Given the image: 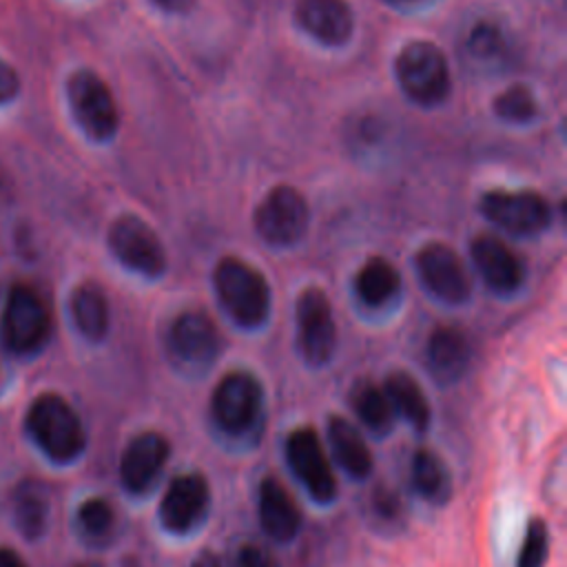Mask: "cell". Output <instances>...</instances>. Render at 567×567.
I'll return each instance as SVG.
<instances>
[{"mask_svg": "<svg viewBox=\"0 0 567 567\" xmlns=\"http://www.w3.org/2000/svg\"><path fill=\"white\" fill-rule=\"evenodd\" d=\"M13 525L27 540H35L47 532L49 523V494L42 483L27 478L18 483L11 494Z\"/></svg>", "mask_w": 567, "mask_h": 567, "instance_id": "26", "label": "cell"}, {"mask_svg": "<svg viewBox=\"0 0 567 567\" xmlns=\"http://www.w3.org/2000/svg\"><path fill=\"white\" fill-rule=\"evenodd\" d=\"M171 458V443L157 430L135 434L120 456V483L133 496L148 494Z\"/></svg>", "mask_w": 567, "mask_h": 567, "instance_id": "15", "label": "cell"}, {"mask_svg": "<svg viewBox=\"0 0 567 567\" xmlns=\"http://www.w3.org/2000/svg\"><path fill=\"white\" fill-rule=\"evenodd\" d=\"M235 567H277V560L266 547L246 543L235 554Z\"/></svg>", "mask_w": 567, "mask_h": 567, "instance_id": "31", "label": "cell"}, {"mask_svg": "<svg viewBox=\"0 0 567 567\" xmlns=\"http://www.w3.org/2000/svg\"><path fill=\"white\" fill-rule=\"evenodd\" d=\"M159 11L164 13H188L193 7V0H151Z\"/></svg>", "mask_w": 567, "mask_h": 567, "instance_id": "34", "label": "cell"}, {"mask_svg": "<svg viewBox=\"0 0 567 567\" xmlns=\"http://www.w3.org/2000/svg\"><path fill=\"white\" fill-rule=\"evenodd\" d=\"M18 93H20V75H18V71L9 62L0 60V106L13 102Z\"/></svg>", "mask_w": 567, "mask_h": 567, "instance_id": "32", "label": "cell"}, {"mask_svg": "<svg viewBox=\"0 0 567 567\" xmlns=\"http://www.w3.org/2000/svg\"><path fill=\"white\" fill-rule=\"evenodd\" d=\"M284 454L288 470L315 503L330 505L337 498V476L317 430L308 425L290 430Z\"/></svg>", "mask_w": 567, "mask_h": 567, "instance_id": "8", "label": "cell"}, {"mask_svg": "<svg viewBox=\"0 0 567 567\" xmlns=\"http://www.w3.org/2000/svg\"><path fill=\"white\" fill-rule=\"evenodd\" d=\"M24 430L35 447L60 465L78 461L86 450V432L80 414L55 392H44L31 401L24 414Z\"/></svg>", "mask_w": 567, "mask_h": 567, "instance_id": "2", "label": "cell"}, {"mask_svg": "<svg viewBox=\"0 0 567 567\" xmlns=\"http://www.w3.org/2000/svg\"><path fill=\"white\" fill-rule=\"evenodd\" d=\"M252 226L259 239L270 248L297 246L310 226L308 202L295 186L277 184L257 204Z\"/></svg>", "mask_w": 567, "mask_h": 567, "instance_id": "7", "label": "cell"}, {"mask_svg": "<svg viewBox=\"0 0 567 567\" xmlns=\"http://www.w3.org/2000/svg\"><path fill=\"white\" fill-rule=\"evenodd\" d=\"M215 432L230 443H257L266 423V392L248 370L226 372L208 401Z\"/></svg>", "mask_w": 567, "mask_h": 567, "instance_id": "1", "label": "cell"}, {"mask_svg": "<svg viewBox=\"0 0 567 567\" xmlns=\"http://www.w3.org/2000/svg\"><path fill=\"white\" fill-rule=\"evenodd\" d=\"M0 567H27V563L13 549L0 547Z\"/></svg>", "mask_w": 567, "mask_h": 567, "instance_id": "36", "label": "cell"}, {"mask_svg": "<svg viewBox=\"0 0 567 567\" xmlns=\"http://www.w3.org/2000/svg\"><path fill=\"white\" fill-rule=\"evenodd\" d=\"M423 288L447 306H461L472 295L470 272L458 252L443 241H427L414 255Z\"/></svg>", "mask_w": 567, "mask_h": 567, "instance_id": "14", "label": "cell"}, {"mask_svg": "<svg viewBox=\"0 0 567 567\" xmlns=\"http://www.w3.org/2000/svg\"><path fill=\"white\" fill-rule=\"evenodd\" d=\"M481 213L514 237H536L551 226V204L536 190L494 188L481 195Z\"/></svg>", "mask_w": 567, "mask_h": 567, "instance_id": "12", "label": "cell"}, {"mask_svg": "<svg viewBox=\"0 0 567 567\" xmlns=\"http://www.w3.org/2000/svg\"><path fill=\"white\" fill-rule=\"evenodd\" d=\"M190 567H226V565L221 563V558H219L215 551L204 549V551H199V554L193 558Z\"/></svg>", "mask_w": 567, "mask_h": 567, "instance_id": "35", "label": "cell"}, {"mask_svg": "<svg viewBox=\"0 0 567 567\" xmlns=\"http://www.w3.org/2000/svg\"><path fill=\"white\" fill-rule=\"evenodd\" d=\"M394 78L403 95L423 109L443 104L452 91L447 58L427 40H412L396 53Z\"/></svg>", "mask_w": 567, "mask_h": 567, "instance_id": "4", "label": "cell"}, {"mask_svg": "<svg viewBox=\"0 0 567 567\" xmlns=\"http://www.w3.org/2000/svg\"><path fill=\"white\" fill-rule=\"evenodd\" d=\"M295 20L323 47H343L354 33V13L348 0H297Z\"/></svg>", "mask_w": 567, "mask_h": 567, "instance_id": "17", "label": "cell"}, {"mask_svg": "<svg viewBox=\"0 0 567 567\" xmlns=\"http://www.w3.org/2000/svg\"><path fill=\"white\" fill-rule=\"evenodd\" d=\"M106 241L113 257L131 272L146 279H159L166 272V248L142 217L133 213L115 217L109 226Z\"/></svg>", "mask_w": 567, "mask_h": 567, "instance_id": "10", "label": "cell"}, {"mask_svg": "<svg viewBox=\"0 0 567 567\" xmlns=\"http://www.w3.org/2000/svg\"><path fill=\"white\" fill-rule=\"evenodd\" d=\"M383 392L396 416L408 421L416 432H425L432 421L430 401L421 383L405 370H392L383 381Z\"/></svg>", "mask_w": 567, "mask_h": 567, "instance_id": "22", "label": "cell"}, {"mask_svg": "<svg viewBox=\"0 0 567 567\" xmlns=\"http://www.w3.org/2000/svg\"><path fill=\"white\" fill-rule=\"evenodd\" d=\"M257 516L261 529L275 543H290L301 529L299 505L275 476H264L259 483Z\"/></svg>", "mask_w": 567, "mask_h": 567, "instance_id": "19", "label": "cell"}, {"mask_svg": "<svg viewBox=\"0 0 567 567\" xmlns=\"http://www.w3.org/2000/svg\"><path fill=\"white\" fill-rule=\"evenodd\" d=\"M210 501L208 478L202 472H184L166 485L157 505V520L168 534H193L208 518Z\"/></svg>", "mask_w": 567, "mask_h": 567, "instance_id": "13", "label": "cell"}, {"mask_svg": "<svg viewBox=\"0 0 567 567\" xmlns=\"http://www.w3.org/2000/svg\"><path fill=\"white\" fill-rule=\"evenodd\" d=\"M75 523L80 534L91 543H102L113 534L115 527V509L113 505L102 496L84 498L78 505Z\"/></svg>", "mask_w": 567, "mask_h": 567, "instance_id": "27", "label": "cell"}, {"mask_svg": "<svg viewBox=\"0 0 567 567\" xmlns=\"http://www.w3.org/2000/svg\"><path fill=\"white\" fill-rule=\"evenodd\" d=\"M501 31L494 24H476L470 35V51L474 58H492L501 51Z\"/></svg>", "mask_w": 567, "mask_h": 567, "instance_id": "30", "label": "cell"}, {"mask_svg": "<svg viewBox=\"0 0 567 567\" xmlns=\"http://www.w3.org/2000/svg\"><path fill=\"white\" fill-rule=\"evenodd\" d=\"M297 350L306 365L323 368L332 361L337 350V323L328 295L308 286L299 292L295 303Z\"/></svg>", "mask_w": 567, "mask_h": 567, "instance_id": "9", "label": "cell"}, {"mask_svg": "<svg viewBox=\"0 0 567 567\" xmlns=\"http://www.w3.org/2000/svg\"><path fill=\"white\" fill-rule=\"evenodd\" d=\"M213 286L235 326L257 330L268 321L272 306L270 286L252 264L235 255L221 257L213 270Z\"/></svg>", "mask_w": 567, "mask_h": 567, "instance_id": "3", "label": "cell"}, {"mask_svg": "<svg viewBox=\"0 0 567 567\" xmlns=\"http://www.w3.org/2000/svg\"><path fill=\"white\" fill-rule=\"evenodd\" d=\"M374 509H377L379 516L392 520V518L399 516V498L388 489H379L374 494Z\"/></svg>", "mask_w": 567, "mask_h": 567, "instance_id": "33", "label": "cell"}, {"mask_svg": "<svg viewBox=\"0 0 567 567\" xmlns=\"http://www.w3.org/2000/svg\"><path fill=\"white\" fill-rule=\"evenodd\" d=\"M401 2H412V0H401Z\"/></svg>", "mask_w": 567, "mask_h": 567, "instance_id": "38", "label": "cell"}, {"mask_svg": "<svg viewBox=\"0 0 567 567\" xmlns=\"http://www.w3.org/2000/svg\"><path fill=\"white\" fill-rule=\"evenodd\" d=\"M470 257L483 284L496 295H514L527 277V268L518 252L492 233H481L470 244Z\"/></svg>", "mask_w": 567, "mask_h": 567, "instance_id": "16", "label": "cell"}, {"mask_svg": "<svg viewBox=\"0 0 567 567\" xmlns=\"http://www.w3.org/2000/svg\"><path fill=\"white\" fill-rule=\"evenodd\" d=\"M0 330L13 354L40 352L51 334V315L42 297L29 286H13L2 310Z\"/></svg>", "mask_w": 567, "mask_h": 567, "instance_id": "11", "label": "cell"}, {"mask_svg": "<svg viewBox=\"0 0 567 567\" xmlns=\"http://www.w3.org/2000/svg\"><path fill=\"white\" fill-rule=\"evenodd\" d=\"M549 554V529L543 518H529L518 556H516V567H545Z\"/></svg>", "mask_w": 567, "mask_h": 567, "instance_id": "29", "label": "cell"}, {"mask_svg": "<svg viewBox=\"0 0 567 567\" xmlns=\"http://www.w3.org/2000/svg\"><path fill=\"white\" fill-rule=\"evenodd\" d=\"M357 299L368 308H383L401 292V275L383 257H370L354 275Z\"/></svg>", "mask_w": 567, "mask_h": 567, "instance_id": "25", "label": "cell"}, {"mask_svg": "<svg viewBox=\"0 0 567 567\" xmlns=\"http://www.w3.org/2000/svg\"><path fill=\"white\" fill-rule=\"evenodd\" d=\"M328 445L334 463L354 481H365L374 470V456L372 450L359 430L350 419L341 414H332L326 425Z\"/></svg>", "mask_w": 567, "mask_h": 567, "instance_id": "20", "label": "cell"}, {"mask_svg": "<svg viewBox=\"0 0 567 567\" xmlns=\"http://www.w3.org/2000/svg\"><path fill=\"white\" fill-rule=\"evenodd\" d=\"M78 567H100V565H78Z\"/></svg>", "mask_w": 567, "mask_h": 567, "instance_id": "37", "label": "cell"}, {"mask_svg": "<svg viewBox=\"0 0 567 567\" xmlns=\"http://www.w3.org/2000/svg\"><path fill=\"white\" fill-rule=\"evenodd\" d=\"M492 109L498 120L507 124H529L538 115V102L529 86L525 84H512L503 89L494 102Z\"/></svg>", "mask_w": 567, "mask_h": 567, "instance_id": "28", "label": "cell"}, {"mask_svg": "<svg viewBox=\"0 0 567 567\" xmlns=\"http://www.w3.org/2000/svg\"><path fill=\"white\" fill-rule=\"evenodd\" d=\"M166 352L173 365L186 374H204L221 352V334L204 310L179 312L166 330Z\"/></svg>", "mask_w": 567, "mask_h": 567, "instance_id": "6", "label": "cell"}, {"mask_svg": "<svg viewBox=\"0 0 567 567\" xmlns=\"http://www.w3.org/2000/svg\"><path fill=\"white\" fill-rule=\"evenodd\" d=\"M350 408L357 416V421L377 439H385L394 430L396 414L383 392L381 385L361 379L350 390Z\"/></svg>", "mask_w": 567, "mask_h": 567, "instance_id": "24", "label": "cell"}, {"mask_svg": "<svg viewBox=\"0 0 567 567\" xmlns=\"http://www.w3.org/2000/svg\"><path fill=\"white\" fill-rule=\"evenodd\" d=\"M71 319L75 330L86 339V341H102L109 334L111 326V308L106 292L102 290L100 284L95 281H82L73 288L71 299Z\"/></svg>", "mask_w": 567, "mask_h": 567, "instance_id": "21", "label": "cell"}, {"mask_svg": "<svg viewBox=\"0 0 567 567\" xmlns=\"http://www.w3.org/2000/svg\"><path fill=\"white\" fill-rule=\"evenodd\" d=\"M410 483L414 494L434 507H441L452 498V474L445 461L427 447L414 450L410 461Z\"/></svg>", "mask_w": 567, "mask_h": 567, "instance_id": "23", "label": "cell"}, {"mask_svg": "<svg viewBox=\"0 0 567 567\" xmlns=\"http://www.w3.org/2000/svg\"><path fill=\"white\" fill-rule=\"evenodd\" d=\"M66 97L82 133L93 142H111L120 128V109L111 86L91 69H78L66 80Z\"/></svg>", "mask_w": 567, "mask_h": 567, "instance_id": "5", "label": "cell"}, {"mask_svg": "<svg viewBox=\"0 0 567 567\" xmlns=\"http://www.w3.org/2000/svg\"><path fill=\"white\" fill-rule=\"evenodd\" d=\"M472 348L463 330L436 326L425 341V365L439 385L456 383L470 368Z\"/></svg>", "mask_w": 567, "mask_h": 567, "instance_id": "18", "label": "cell"}]
</instances>
